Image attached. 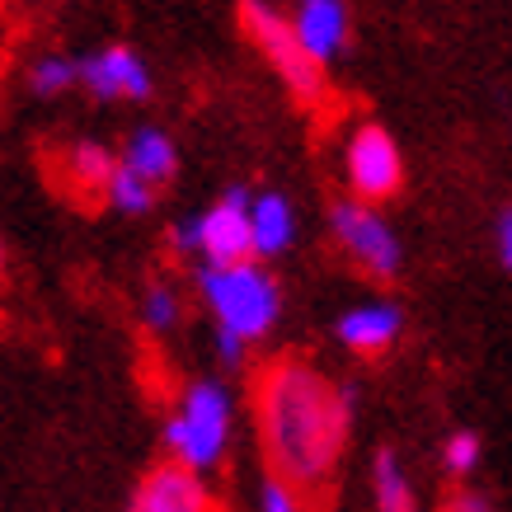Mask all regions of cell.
I'll use <instances>...</instances> for the list:
<instances>
[{"label": "cell", "instance_id": "6da1fadb", "mask_svg": "<svg viewBox=\"0 0 512 512\" xmlns=\"http://www.w3.org/2000/svg\"><path fill=\"white\" fill-rule=\"evenodd\" d=\"M259 433L268 466L301 498H325L353 428V390L334 386L311 362H278L259 381Z\"/></svg>", "mask_w": 512, "mask_h": 512}, {"label": "cell", "instance_id": "7a4b0ae2", "mask_svg": "<svg viewBox=\"0 0 512 512\" xmlns=\"http://www.w3.org/2000/svg\"><path fill=\"white\" fill-rule=\"evenodd\" d=\"M198 292L207 301L212 320H217V329H231L235 339H245V343L268 339L282 315L278 282L254 259H240V264H202Z\"/></svg>", "mask_w": 512, "mask_h": 512}, {"label": "cell", "instance_id": "3957f363", "mask_svg": "<svg viewBox=\"0 0 512 512\" xmlns=\"http://www.w3.org/2000/svg\"><path fill=\"white\" fill-rule=\"evenodd\" d=\"M231 428H235L231 390L221 381H193L179 395L174 414L165 419V451L174 461H184V466L207 475V470H217L226 461Z\"/></svg>", "mask_w": 512, "mask_h": 512}, {"label": "cell", "instance_id": "277c9868", "mask_svg": "<svg viewBox=\"0 0 512 512\" xmlns=\"http://www.w3.org/2000/svg\"><path fill=\"white\" fill-rule=\"evenodd\" d=\"M240 29L254 43V52L278 71V80L292 90V99L315 104L325 94V66L301 47V38L292 29V15H282L273 0H240Z\"/></svg>", "mask_w": 512, "mask_h": 512}, {"label": "cell", "instance_id": "5b68a950", "mask_svg": "<svg viewBox=\"0 0 512 512\" xmlns=\"http://www.w3.org/2000/svg\"><path fill=\"white\" fill-rule=\"evenodd\" d=\"M174 249L198 254L202 264H240L254 259V235H249V193L245 188H226L207 212L193 221L174 226Z\"/></svg>", "mask_w": 512, "mask_h": 512}, {"label": "cell", "instance_id": "8992f818", "mask_svg": "<svg viewBox=\"0 0 512 512\" xmlns=\"http://www.w3.org/2000/svg\"><path fill=\"white\" fill-rule=\"evenodd\" d=\"M329 231H334L343 254H348L362 273H372V278H395V273H400V259H404L400 235L390 231V221L376 212V202H362V198L334 202Z\"/></svg>", "mask_w": 512, "mask_h": 512}, {"label": "cell", "instance_id": "52a82bcc", "mask_svg": "<svg viewBox=\"0 0 512 512\" xmlns=\"http://www.w3.org/2000/svg\"><path fill=\"white\" fill-rule=\"evenodd\" d=\"M343 174H348L353 198H362V202L395 198L404 184V156H400V146H395V137L376 123L353 127V137L343 146Z\"/></svg>", "mask_w": 512, "mask_h": 512}, {"label": "cell", "instance_id": "ba28073f", "mask_svg": "<svg viewBox=\"0 0 512 512\" xmlns=\"http://www.w3.org/2000/svg\"><path fill=\"white\" fill-rule=\"evenodd\" d=\"M80 85L104 99V104H132V99H146L151 94V71L141 62L132 47L113 43V47H99L80 62Z\"/></svg>", "mask_w": 512, "mask_h": 512}, {"label": "cell", "instance_id": "9c48e42d", "mask_svg": "<svg viewBox=\"0 0 512 512\" xmlns=\"http://www.w3.org/2000/svg\"><path fill=\"white\" fill-rule=\"evenodd\" d=\"M132 512H217V498L202 480V470L170 461V466H156L137 484Z\"/></svg>", "mask_w": 512, "mask_h": 512}, {"label": "cell", "instance_id": "30bf717a", "mask_svg": "<svg viewBox=\"0 0 512 512\" xmlns=\"http://www.w3.org/2000/svg\"><path fill=\"white\" fill-rule=\"evenodd\" d=\"M400 329L404 311L395 301H362V306L339 315V343L357 357H381L386 348H395Z\"/></svg>", "mask_w": 512, "mask_h": 512}, {"label": "cell", "instance_id": "8fae6325", "mask_svg": "<svg viewBox=\"0 0 512 512\" xmlns=\"http://www.w3.org/2000/svg\"><path fill=\"white\" fill-rule=\"evenodd\" d=\"M292 29L315 62L329 66L348 47V10H343V0H301Z\"/></svg>", "mask_w": 512, "mask_h": 512}, {"label": "cell", "instance_id": "7c38bea8", "mask_svg": "<svg viewBox=\"0 0 512 512\" xmlns=\"http://www.w3.org/2000/svg\"><path fill=\"white\" fill-rule=\"evenodd\" d=\"M249 235H254V259H278L296 240V207L282 193L249 198Z\"/></svg>", "mask_w": 512, "mask_h": 512}, {"label": "cell", "instance_id": "4fadbf2b", "mask_svg": "<svg viewBox=\"0 0 512 512\" xmlns=\"http://www.w3.org/2000/svg\"><path fill=\"white\" fill-rule=\"evenodd\" d=\"M123 165L160 188V184H170L174 170H179V146H174V137L160 132V127H137V132L127 137Z\"/></svg>", "mask_w": 512, "mask_h": 512}, {"label": "cell", "instance_id": "5bb4252c", "mask_svg": "<svg viewBox=\"0 0 512 512\" xmlns=\"http://www.w3.org/2000/svg\"><path fill=\"white\" fill-rule=\"evenodd\" d=\"M113 170H118V160L99 141H76L66 151V188H76L80 198H109Z\"/></svg>", "mask_w": 512, "mask_h": 512}, {"label": "cell", "instance_id": "9a60e30c", "mask_svg": "<svg viewBox=\"0 0 512 512\" xmlns=\"http://www.w3.org/2000/svg\"><path fill=\"white\" fill-rule=\"evenodd\" d=\"M372 494H376V512H419V494L409 470L400 466L395 451H381L372 466Z\"/></svg>", "mask_w": 512, "mask_h": 512}, {"label": "cell", "instance_id": "2e32d148", "mask_svg": "<svg viewBox=\"0 0 512 512\" xmlns=\"http://www.w3.org/2000/svg\"><path fill=\"white\" fill-rule=\"evenodd\" d=\"M113 212H123V217H146L151 207H156V184L151 179H141L137 170H127L123 160H118V170L109 179V198H104Z\"/></svg>", "mask_w": 512, "mask_h": 512}, {"label": "cell", "instance_id": "e0dca14e", "mask_svg": "<svg viewBox=\"0 0 512 512\" xmlns=\"http://www.w3.org/2000/svg\"><path fill=\"white\" fill-rule=\"evenodd\" d=\"M71 85H80V62H71L62 52H47V57H38V62L29 66V90L38 94V99H57V94H66Z\"/></svg>", "mask_w": 512, "mask_h": 512}, {"label": "cell", "instance_id": "ac0fdd59", "mask_svg": "<svg viewBox=\"0 0 512 512\" xmlns=\"http://www.w3.org/2000/svg\"><path fill=\"white\" fill-rule=\"evenodd\" d=\"M141 320H146V329H156V334H170V329L184 320V301H179V292L165 287V282H151L146 296H141Z\"/></svg>", "mask_w": 512, "mask_h": 512}, {"label": "cell", "instance_id": "d6986e66", "mask_svg": "<svg viewBox=\"0 0 512 512\" xmlns=\"http://www.w3.org/2000/svg\"><path fill=\"white\" fill-rule=\"evenodd\" d=\"M484 456V442L470 428H456V433H447V442H442V466H447V475H456V480H466L470 470L480 466Z\"/></svg>", "mask_w": 512, "mask_h": 512}, {"label": "cell", "instance_id": "ffe728a7", "mask_svg": "<svg viewBox=\"0 0 512 512\" xmlns=\"http://www.w3.org/2000/svg\"><path fill=\"white\" fill-rule=\"evenodd\" d=\"M259 512H306V498L296 494L287 480H278V475H273V480L259 489Z\"/></svg>", "mask_w": 512, "mask_h": 512}, {"label": "cell", "instance_id": "44dd1931", "mask_svg": "<svg viewBox=\"0 0 512 512\" xmlns=\"http://www.w3.org/2000/svg\"><path fill=\"white\" fill-rule=\"evenodd\" d=\"M245 348H249V343L235 339L231 329H217V353H221V362H226V367H240V362H245Z\"/></svg>", "mask_w": 512, "mask_h": 512}, {"label": "cell", "instance_id": "7402d4cb", "mask_svg": "<svg viewBox=\"0 0 512 512\" xmlns=\"http://www.w3.org/2000/svg\"><path fill=\"white\" fill-rule=\"evenodd\" d=\"M442 512H494V508H489V498H484V494H470V489H461V494L447 498V508H442Z\"/></svg>", "mask_w": 512, "mask_h": 512}, {"label": "cell", "instance_id": "603a6c76", "mask_svg": "<svg viewBox=\"0 0 512 512\" xmlns=\"http://www.w3.org/2000/svg\"><path fill=\"white\" fill-rule=\"evenodd\" d=\"M494 240H498V259H503V268L512 273V207L498 217V231H494Z\"/></svg>", "mask_w": 512, "mask_h": 512}, {"label": "cell", "instance_id": "cb8c5ba5", "mask_svg": "<svg viewBox=\"0 0 512 512\" xmlns=\"http://www.w3.org/2000/svg\"><path fill=\"white\" fill-rule=\"evenodd\" d=\"M0 268H5V245H0Z\"/></svg>", "mask_w": 512, "mask_h": 512}]
</instances>
